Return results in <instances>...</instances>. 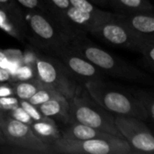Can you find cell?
<instances>
[{
  "label": "cell",
  "instance_id": "cell-26",
  "mask_svg": "<svg viewBox=\"0 0 154 154\" xmlns=\"http://www.w3.org/2000/svg\"><path fill=\"white\" fill-rule=\"evenodd\" d=\"M5 51L6 52L9 61L8 71L12 76L18 69V67L23 63V52L19 50H14V49H7Z\"/></svg>",
  "mask_w": 154,
  "mask_h": 154
},
{
  "label": "cell",
  "instance_id": "cell-2",
  "mask_svg": "<svg viewBox=\"0 0 154 154\" xmlns=\"http://www.w3.org/2000/svg\"><path fill=\"white\" fill-rule=\"evenodd\" d=\"M84 87L87 93L107 111L147 120L143 108L129 91L105 83L103 79L88 80L84 83Z\"/></svg>",
  "mask_w": 154,
  "mask_h": 154
},
{
  "label": "cell",
  "instance_id": "cell-21",
  "mask_svg": "<svg viewBox=\"0 0 154 154\" xmlns=\"http://www.w3.org/2000/svg\"><path fill=\"white\" fill-rule=\"evenodd\" d=\"M132 94L136 97V99L138 100V102L143 108V110L146 114V116H147V120L153 121L154 99L152 94L146 90H142V89L135 90Z\"/></svg>",
  "mask_w": 154,
  "mask_h": 154
},
{
  "label": "cell",
  "instance_id": "cell-23",
  "mask_svg": "<svg viewBox=\"0 0 154 154\" xmlns=\"http://www.w3.org/2000/svg\"><path fill=\"white\" fill-rule=\"evenodd\" d=\"M143 55V58L144 60L145 64L147 67H149L152 70H153L154 68V38L148 39L143 42V43L141 46L140 51Z\"/></svg>",
  "mask_w": 154,
  "mask_h": 154
},
{
  "label": "cell",
  "instance_id": "cell-7",
  "mask_svg": "<svg viewBox=\"0 0 154 154\" xmlns=\"http://www.w3.org/2000/svg\"><path fill=\"white\" fill-rule=\"evenodd\" d=\"M1 128L5 144L22 149L25 152L52 153L50 145L42 142L33 133L30 125L16 121L6 114L3 119Z\"/></svg>",
  "mask_w": 154,
  "mask_h": 154
},
{
  "label": "cell",
  "instance_id": "cell-33",
  "mask_svg": "<svg viewBox=\"0 0 154 154\" xmlns=\"http://www.w3.org/2000/svg\"><path fill=\"white\" fill-rule=\"evenodd\" d=\"M0 67H2L3 69L6 70H8V68H9L8 57L5 50H0Z\"/></svg>",
  "mask_w": 154,
  "mask_h": 154
},
{
  "label": "cell",
  "instance_id": "cell-15",
  "mask_svg": "<svg viewBox=\"0 0 154 154\" xmlns=\"http://www.w3.org/2000/svg\"><path fill=\"white\" fill-rule=\"evenodd\" d=\"M69 126H68L65 130L60 131L61 138L63 139L83 141L95 138H104L112 135L100 130L79 123H70L69 124Z\"/></svg>",
  "mask_w": 154,
  "mask_h": 154
},
{
  "label": "cell",
  "instance_id": "cell-24",
  "mask_svg": "<svg viewBox=\"0 0 154 154\" xmlns=\"http://www.w3.org/2000/svg\"><path fill=\"white\" fill-rule=\"evenodd\" d=\"M34 78H37L35 67L25 63H22L12 75V80H28Z\"/></svg>",
  "mask_w": 154,
  "mask_h": 154
},
{
  "label": "cell",
  "instance_id": "cell-29",
  "mask_svg": "<svg viewBox=\"0 0 154 154\" xmlns=\"http://www.w3.org/2000/svg\"><path fill=\"white\" fill-rule=\"evenodd\" d=\"M6 115L10 117H12L13 119L16 120V121H19L21 123H23V124H26L28 125H31L32 124V118L29 116V115L19 106L17 107H15L14 109L11 110L10 112L6 113Z\"/></svg>",
  "mask_w": 154,
  "mask_h": 154
},
{
  "label": "cell",
  "instance_id": "cell-10",
  "mask_svg": "<svg viewBox=\"0 0 154 154\" xmlns=\"http://www.w3.org/2000/svg\"><path fill=\"white\" fill-rule=\"evenodd\" d=\"M114 15V13L106 15H97L81 11L70 5L64 14L62 29L72 39L77 35L90 33L102 23L112 20Z\"/></svg>",
  "mask_w": 154,
  "mask_h": 154
},
{
  "label": "cell",
  "instance_id": "cell-4",
  "mask_svg": "<svg viewBox=\"0 0 154 154\" xmlns=\"http://www.w3.org/2000/svg\"><path fill=\"white\" fill-rule=\"evenodd\" d=\"M69 123L82 124L106 134L123 138L115 124V116L96 102L89 95L79 92L69 100ZM68 124V125H69Z\"/></svg>",
  "mask_w": 154,
  "mask_h": 154
},
{
  "label": "cell",
  "instance_id": "cell-20",
  "mask_svg": "<svg viewBox=\"0 0 154 154\" xmlns=\"http://www.w3.org/2000/svg\"><path fill=\"white\" fill-rule=\"evenodd\" d=\"M61 97H64V96H62L59 91L55 90L54 88H52L50 86L45 85L43 83L42 88L32 97H30L28 99V101L31 104L38 106H40L42 103H45V102L50 101L51 99Z\"/></svg>",
  "mask_w": 154,
  "mask_h": 154
},
{
  "label": "cell",
  "instance_id": "cell-11",
  "mask_svg": "<svg viewBox=\"0 0 154 154\" xmlns=\"http://www.w3.org/2000/svg\"><path fill=\"white\" fill-rule=\"evenodd\" d=\"M55 56L75 79L84 80V83L88 80L103 79L102 71L70 45L60 50Z\"/></svg>",
  "mask_w": 154,
  "mask_h": 154
},
{
  "label": "cell",
  "instance_id": "cell-22",
  "mask_svg": "<svg viewBox=\"0 0 154 154\" xmlns=\"http://www.w3.org/2000/svg\"><path fill=\"white\" fill-rule=\"evenodd\" d=\"M69 1L72 6L84 12L91 13V14H97V15H106L111 13V12L104 11L100 9L99 7L97 6V5L90 2L89 0H69Z\"/></svg>",
  "mask_w": 154,
  "mask_h": 154
},
{
  "label": "cell",
  "instance_id": "cell-5",
  "mask_svg": "<svg viewBox=\"0 0 154 154\" xmlns=\"http://www.w3.org/2000/svg\"><path fill=\"white\" fill-rule=\"evenodd\" d=\"M51 152L65 154H132L134 150L122 138L110 135L83 141L60 138L51 144Z\"/></svg>",
  "mask_w": 154,
  "mask_h": 154
},
{
  "label": "cell",
  "instance_id": "cell-16",
  "mask_svg": "<svg viewBox=\"0 0 154 154\" xmlns=\"http://www.w3.org/2000/svg\"><path fill=\"white\" fill-rule=\"evenodd\" d=\"M30 126L33 133L42 142L50 145V147L51 143L61 137V133L59 130L55 120L51 118L47 121L32 122Z\"/></svg>",
  "mask_w": 154,
  "mask_h": 154
},
{
  "label": "cell",
  "instance_id": "cell-8",
  "mask_svg": "<svg viewBox=\"0 0 154 154\" xmlns=\"http://www.w3.org/2000/svg\"><path fill=\"white\" fill-rule=\"evenodd\" d=\"M115 124L134 152H153L154 136L143 120L134 116L117 115L115 116Z\"/></svg>",
  "mask_w": 154,
  "mask_h": 154
},
{
  "label": "cell",
  "instance_id": "cell-25",
  "mask_svg": "<svg viewBox=\"0 0 154 154\" xmlns=\"http://www.w3.org/2000/svg\"><path fill=\"white\" fill-rule=\"evenodd\" d=\"M20 106L29 115L33 122L47 121L50 120V117L45 116L38 108V106L31 104L28 100H20Z\"/></svg>",
  "mask_w": 154,
  "mask_h": 154
},
{
  "label": "cell",
  "instance_id": "cell-31",
  "mask_svg": "<svg viewBox=\"0 0 154 154\" xmlns=\"http://www.w3.org/2000/svg\"><path fill=\"white\" fill-rule=\"evenodd\" d=\"M36 55L37 51H34L32 50H27L23 53V63L33 65L36 60Z\"/></svg>",
  "mask_w": 154,
  "mask_h": 154
},
{
  "label": "cell",
  "instance_id": "cell-13",
  "mask_svg": "<svg viewBox=\"0 0 154 154\" xmlns=\"http://www.w3.org/2000/svg\"><path fill=\"white\" fill-rule=\"evenodd\" d=\"M0 29L15 40L24 42L27 40L25 14L17 15L0 6Z\"/></svg>",
  "mask_w": 154,
  "mask_h": 154
},
{
  "label": "cell",
  "instance_id": "cell-9",
  "mask_svg": "<svg viewBox=\"0 0 154 154\" xmlns=\"http://www.w3.org/2000/svg\"><path fill=\"white\" fill-rule=\"evenodd\" d=\"M90 33L110 45L129 49L137 52L140 51L141 46L144 41L152 39L138 36L115 18L102 23L100 26L94 29Z\"/></svg>",
  "mask_w": 154,
  "mask_h": 154
},
{
  "label": "cell",
  "instance_id": "cell-36",
  "mask_svg": "<svg viewBox=\"0 0 154 154\" xmlns=\"http://www.w3.org/2000/svg\"><path fill=\"white\" fill-rule=\"evenodd\" d=\"M89 1L94 3L95 5H108V0H89Z\"/></svg>",
  "mask_w": 154,
  "mask_h": 154
},
{
  "label": "cell",
  "instance_id": "cell-18",
  "mask_svg": "<svg viewBox=\"0 0 154 154\" xmlns=\"http://www.w3.org/2000/svg\"><path fill=\"white\" fill-rule=\"evenodd\" d=\"M10 82L14 88V96L20 100H28L43 85L38 78L28 80H11Z\"/></svg>",
  "mask_w": 154,
  "mask_h": 154
},
{
  "label": "cell",
  "instance_id": "cell-14",
  "mask_svg": "<svg viewBox=\"0 0 154 154\" xmlns=\"http://www.w3.org/2000/svg\"><path fill=\"white\" fill-rule=\"evenodd\" d=\"M38 108L47 117L59 120L63 124L69 123V102L65 97L42 103L38 106Z\"/></svg>",
  "mask_w": 154,
  "mask_h": 154
},
{
  "label": "cell",
  "instance_id": "cell-3",
  "mask_svg": "<svg viewBox=\"0 0 154 154\" xmlns=\"http://www.w3.org/2000/svg\"><path fill=\"white\" fill-rule=\"evenodd\" d=\"M27 40L36 47L57 54L69 45L71 38L48 14L29 11L25 14Z\"/></svg>",
  "mask_w": 154,
  "mask_h": 154
},
{
  "label": "cell",
  "instance_id": "cell-35",
  "mask_svg": "<svg viewBox=\"0 0 154 154\" xmlns=\"http://www.w3.org/2000/svg\"><path fill=\"white\" fill-rule=\"evenodd\" d=\"M5 114H3V115H0V144H5V140H4V137H3V134H2V122H3V119L5 117Z\"/></svg>",
  "mask_w": 154,
  "mask_h": 154
},
{
  "label": "cell",
  "instance_id": "cell-34",
  "mask_svg": "<svg viewBox=\"0 0 154 154\" xmlns=\"http://www.w3.org/2000/svg\"><path fill=\"white\" fill-rule=\"evenodd\" d=\"M12 80V76L10 74V72L5 69H3L2 67H0V83L3 82H9Z\"/></svg>",
  "mask_w": 154,
  "mask_h": 154
},
{
  "label": "cell",
  "instance_id": "cell-1",
  "mask_svg": "<svg viewBox=\"0 0 154 154\" xmlns=\"http://www.w3.org/2000/svg\"><path fill=\"white\" fill-rule=\"evenodd\" d=\"M69 45L92 62L102 73L110 77L143 84H152L153 82L152 77L147 73L98 47L86 34L74 36Z\"/></svg>",
  "mask_w": 154,
  "mask_h": 154
},
{
  "label": "cell",
  "instance_id": "cell-28",
  "mask_svg": "<svg viewBox=\"0 0 154 154\" xmlns=\"http://www.w3.org/2000/svg\"><path fill=\"white\" fill-rule=\"evenodd\" d=\"M19 106H20V99L14 95L0 97V110L5 114L10 112L11 110L14 109Z\"/></svg>",
  "mask_w": 154,
  "mask_h": 154
},
{
  "label": "cell",
  "instance_id": "cell-19",
  "mask_svg": "<svg viewBox=\"0 0 154 154\" xmlns=\"http://www.w3.org/2000/svg\"><path fill=\"white\" fill-rule=\"evenodd\" d=\"M42 1L46 5L48 14L51 15L62 28L64 14L71 5L70 1L69 0H42Z\"/></svg>",
  "mask_w": 154,
  "mask_h": 154
},
{
  "label": "cell",
  "instance_id": "cell-17",
  "mask_svg": "<svg viewBox=\"0 0 154 154\" xmlns=\"http://www.w3.org/2000/svg\"><path fill=\"white\" fill-rule=\"evenodd\" d=\"M108 4L118 14L152 12L153 5L150 0H108Z\"/></svg>",
  "mask_w": 154,
  "mask_h": 154
},
{
  "label": "cell",
  "instance_id": "cell-32",
  "mask_svg": "<svg viewBox=\"0 0 154 154\" xmlns=\"http://www.w3.org/2000/svg\"><path fill=\"white\" fill-rule=\"evenodd\" d=\"M13 95H14V88L10 81L0 83V97L13 96Z\"/></svg>",
  "mask_w": 154,
  "mask_h": 154
},
{
  "label": "cell",
  "instance_id": "cell-6",
  "mask_svg": "<svg viewBox=\"0 0 154 154\" xmlns=\"http://www.w3.org/2000/svg\"><path fill=\"white\" fill-rule=\"evenodd\" d=\"M34 67L37 78L45 85L59 91L68 100L79 92L76 79L58 58L37 52Z\"/></svg>",
  "mask_w": 154,
  "mask_h": 154
},
{
  "label": "cell",
  "instance_id": "cell-37",
  "mask_svg": "<svg viewBox=\"0 0 154 154\" xmlns=\"http://www.w3.org/2000/svg\"><path fill=\"white\" fill-rule=\"evenodd\" d=\"M3 114H5V113H3V112H2V111L0 110V115H3Z\"/></svg>",
  "mask_w": 154,
  "mask_h": 154
},
{
  "label": "cell",
  "instance_id": "cell-30",
  "mask_svg": "<svg viewBox=\"0 0 154 154\" xmlns=\"http://www.w3.org/2000/svg\"><path fill=\"white\" fill-rule=\"evenodd\" d=\"M0 6L17 15H23L24 12L15 0H0Z\"/></svg>",
  "mask_w": 154,
  "mask_h": 154
},
{
  "label": "cell",
  "instance_id": "cell-27",
  "mask_svg": "<svg viewBox=\"0 0 154 154\" xmlns=\"http://www.w3.org/2000/svg\"><path fill=\"white\" fill-rule=\"evenodd\" d=\"M19 5L26 8L28 11H37L48 14L46 5L42 0H15Z\"/></svg>",
  "mask_w": 154,
  "mask_h": 154
},
{
  "label": "cell",
  "instance_id": "cell-12",
  "mask_svg": "<svg viewBox=\"0 0 154 154\" xmlns=\"http://www.w3.org/2000/svg\"><path fill=\"white\" fill-rule=\"evenodd\" d=\"M114 18L143 38H154V14L152 12L132 14L114 13Z\"/></svg>",
  "mask_w": 154,
  "mask_h": 154
}]
</instances>
